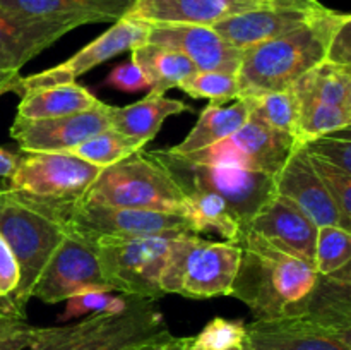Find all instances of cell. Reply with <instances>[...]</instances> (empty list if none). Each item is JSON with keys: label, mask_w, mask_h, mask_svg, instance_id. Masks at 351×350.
<instances>
[{"label": "cell", "mask_w": 351, "mask_h": 350, "mask_svg": "<svg viewBox=\"0 0 351 350\" xmlns=\"http://www.w3.org/2000/svg\"><path fill=\"white\" fill-rule=\"evenodd\" d=\"M99 100L77 82L34 89L21 96L17 115L19 119H55L72 115L99 105Z\"/></svg>", "instance_id": "cell-24"}, {"label": "cell", "mask_w": 351, "mask_h": 350, "mask_svg": "<svg viewBox=\"0 0 351 350\" xmlns=\"http://www.w3.org/2000/svg\"><path fill=\"white\" fill-rule=\"evenodd\" d=\"M276 2H283V3H297V5H308V3H314L315 0H276Z\"/></svg>", "instance_id": "cell-45"}, {"label": "cell", "mask_w": 351, "mask_h": 350, "mask_svg": "<svg viewBox=\"0 0 351 350\" xmlns=\"http://www.w3.org/2000/svg\"><path fill=\"white\" fill-rule=\"evenodd\" d=\"M86 292L113 290L101 273L95 239L71 229L34 281L31 299L57 304Z\"/></svg>", "instance_id": "cell-10"}, {"label": "cell", "mask_w": 351, "mask_h": 350, "mask_svg": "<svg viewBox=\"0 0 351 350\" xmlns=\"http://www.w3.org/2000/svg\"><path fill=\"white\" fill-rule=\"evenodd\" d=\"M295 146L297 141L288 134L249 119L226 139L180 156L194 163L243 168V170L261 172L274 177Z\"/></svg>", "instance_id": "cell-11"}, {"label": "cell", "mask_w": 351, "mask_h": 350, "mask_svg": "<svg viewBox=\"0 0 351 350\" xmlns=\"http://www.w3.org/2000/svg\"><path fill=\"white\" fill-rule=\"evenodd\" d=\"M274 3L283 2H276V0H136L125 17L147 24L213 26L235 14L274 5Z\"/></svg>", "instance_id": "cell-19"}, {"label": "cell", "mask_w": 351, "mask_h": 350, "mask_svg": "<svg viewBox=\"0 0 351 350\" xmlns=\"http://www.w3.org/2000/svg\"><path fill=\"white\" fill-rule=\"evenodd\" d=\"M147 33H149V24L123 16L122 19L113 23L105 33L99 34L91 43L86 45L84 48H81L77 54H74L62 64L38 72V74L26 75V78L21 75L12 93L23 96L24 93L34 91V89L75 82L79 75L86 74L96 65L105 64L110 58L146 43Z\"/></svg>", "instance_id": "cell-13"}, {"label": "cell", "mask_w": 351, "mask_h": 350, "mask_svg": "<svg viewBox=\"0 0 351 350\" xmlns=\"http://www.w3.org/2000/svg\"><path fill=\"white\" fill-rule=\"evenodd\" d=\"M247 340V328L243 321L215 318L191 340L189 350H230L242 345Z\"/></svg>", "instance_id": "cell-34"}, {"label": "cell", "mask_w": 351, "mask_h": 350, "mask_svg": "<svg viewBox=\"0 0 351 350\" xmlns=\"http://www.w3.org/2000/svg\"><path fill=\"white\" fill-rule=\"evenodd\" d=\"M191 340L192 336H173L171 333H167L165 336L143 345L139 350H189Z\"/></svg>", "instance_id": "cell-41"}, {"label": "cell", "mask_w": 351, "mask_h": 350, "mask_svg": "<svg viewBox=\"0 0 351 350\" xmlns=\"http://www.w3.org/2000/svg\"><path fill=\"white\" fill-rule=\"evenodd\" d=\"M319 3H321L319 0H315L311 5L274 3V5L259 7V9L230 16L213 24L211 27L226 43L239 50H247L254 45L283 36V34L304 26L311 19Z\"/></svg>", "instance_id": "cell-17"}, {"label": "cell", "mask_w": 351, "mask_h": 350, "mask_svg": "<svg viewBox=\"0 0 351 350\" xmlns=\"http://www.w3.org/2000/svg\"><path fill=\"white\" fill-rule=\"evenodd\" d=\"M130 58L146 78L151 93L165 95L168 89L178 88L197 69L175 48L163 45L143 43L130 50Z\"/></svg>", "instance_id": "cell-27"}, {"label": "cell", "mask_w": 351, "mask_h": 350, "mask_svg": "<svg viewBox=\"0 0 351 350\" xmlns=\"http://www.w3.org/2000/svg\"><path fill=\"white\" fill-rule=\"evenodd\" d=\"M350 17L319 3L304 26L243 50L237 71L239 98L290 88L300 75L326 60L332 34Z\"/></svg>", "instance_id": "cell-2"}, {"label": "cell", "mask_w": 351, "mask_h": 350, "mask_svg": "<svg viewBox=\"0 0 351 350\" xmlns=\"http://www.w3.org/2000/svg\"><path fill=\"white\" fill-rule=\"evenodd\" d=\"M127 295H112L110 292H86V294L74 295L67 299L64 314L60 316V321H71V319L82 318V316H91L96 312H110L119 311L125 305Z\"/></svg>", "instance_id": "cell-36"}, {"label": "cell", "mask_w": 351, "mask_h": 350, "mask_svg": "<svg viewBox=\"0 0 351 350\" xmlns=\"http://www.w3.org/2000/svg\"><path fill=\"white\" fill-rule=\"evenodd\" d=\"M105 82L108 86H112V88L123 93H137L144 91V89H149L146 78H144L141 69L137 67V64L132 58L115 65L112 69V72L106 75Z\"/></svg>", "instance_id": "cell-38"}, {"label": "cell", "mask_w": 351, "mask_h": 350, "mask_svg": "<svg viewBox=\"0 0 351 350\" xmlns=\"http://www.w3.org/2000/svg\"><path fill=\"white\" fill-rule=\"evenodd\" d=\"M72 208L41 202L0 184V235L19 266V287L12 301L24 311L31 288L71 226Z\"/></svg>", "instance_id": "cell-3"}, {"label": "cell", "mask_w": 351, "mask_h": 350, "mask_svg": "<svg viewBox=\"0 0 351 350\" xmlns=\"http://www.w3.org/2000/svg\"><path fill=\"white\" fill-rule=\"evenodd\" d=\"M249 120V106L243 98H237L232 105H213L209 103L199 115L194 129L177 146L168 148L171 153L185 154L204 150L219 141L226 139Z\"/></svg>", "instance_id": "cell-25"}, {"label": "cell", "mask_w": 351, "mask_h": 350, "mask_svg": "<svg viewBox=\"0 0 351 350\" xmlns=\"http://www.w3.org/2000/svg\"><path fill=\"white\" fill-rule=\"evenodd\" d=\"M170 333L156 301L129 297L119 311L96 312L74 325L36 328L26 350H139Z\"/></svg>", "instance_id": "cell-4"}, {"label": "cell", "mask_w": 351, "mask_h": 350, "mask_svg": "<svg viewBox=\"0 0 351 350\" xmlns=\"http://www.w3.org/2000/svg\"><path fill=\"white\" fill-rule=\"evenodd\" d=\"M298 103H322L351 110V67L321 62L290 86Z\"/></svg>", "instance_id": "cell-26"}, {"label": "cell", "mask_w": 351, "mask_h": 350, "mask_svg": "<svg viewBox=\"0 0 351 350\" xmlns=\"http://www.w3.org/2000/svg\"><path fill=\"white\" fill-rule=\"evenodd\" d=\"M81 201L189 216L187 196L146 150L101 168Z\"/></svg>", "instance_id": "cell-5"}, {"label": "cell", "mask_w": 351, "mask_h": 350, "mask_svg": "<svg viewBox=\"0 0 351 350\" xmlns=\"http://www.w3.org/2000/svg\"><path fill=\"white\" fill-rule=\"evenodd\" d=\"M136 0H0V9L27 17L75 21L81 26L117 23Z\"/></svg>", "instance_id": "cell-22"}, {"label": "cell", "mask_w": 351, "mask_h": 350, "mask_svg": "<svg viewBox=\"0 0 351 350\" xmlns=\"http://www.w3.org/2000/svg\"><path fill=\"white\" fill-rule=\"evenodd\" d=\"M146 43L175 48L197 71L237 74L243 54V50L226 43L211 26L197 24H149Z\"/></svg>", "instance_id": "cell-16"}, {"label": "cell", "mask_w": 351, "mask_h": 350, "mask_svg": "<svg viewBox=\"0 0 351 350\" xmlns=\"http://www.w3.org/2000/svg\"><path fill=\"white\" fill-rule=\"evenodd\" d=\"M274 194L297 206L317 229L329 225L341 226L338 208L312 168L302 144L293 148L281 170L274 175Z\"/></svg>", "instance_id": "cell-18"}, {"label": "cell", "mask_w": 351, "mask_h": 350, "mask_svg": "<svg viewBox=\"0 0 351 350\" xmlns=\"http://www.w3.org/2000/svg\"><path fill=\"white\" fill-rule=\"evenodd\" d=\"M191 106L180 100L149 91L143 100L132 105H110V127L147 144L151 139H154L168 117L191 112Z\"/></svg>", "instance_id": "cell-23"}, {"label": "cell", "mask_w": 351, "mask_h": 350, "mask_svg": "<svg viewBox=\"0 0 351 350\" xmlns=\"http://www.w3.org/2000/svg\"><path fill=\"white\" fill-rule=\"evenodd\" d=\"M69 226L91 239L98 237H177L195 233L189 216L149 209L122 208L79 201L74 205Z\"/></svg>", "instance_id": "cell-12"}, {"label": "cell", "mask_w": 351, "mask_h": 350, "mask_svg": "<svg viewBox=\"0 0 351 350\" xmlns=\"http://www.w3.org/2000/svg\"><path fill=\"white\" fill-rule=\"evenodd\" d=\"M3 71H12V69H9L2 60H0V72H3Z\"/></svg>", "instance_id": "cell-47"}, {"label": "cell", "mask_w": 351, "mask_h": 350, "mask_svg": "<svg viewBox=\"0 0 351 350\" xmlns=\"http://www.w3.org/2000/svg\"><path fill=\"white\" fill-rule=\"evenodd\" d=\"M149 153L167 168L184 194L211 192L219 196L235 213L242 230L274 194V177L267 174L223 165L194 163L170 150H154Z\"/></svg>", "instance_id": "cell-7"}, {"label": "cell", "mask_w": 351, "mask_h": 350, "mask_svg": "<svg viewBox=\"0 0 351 350\" xmlns=\"http://www.w3.org/2000/svg\"><path fill=\"white\" fill-rule=\"evenodd\" d=\"M21 78L19 71H3L0 72V96L5 93L14 91L17 79Z\"/></svg>", "instance_id": "cell-43"}, {"label": "cell", "mask_w": 351, "mask_h": 350, "mask_svg": "<svg viewBox=\"0 0 351 350\" xmlns=\"http://www.w3.org/2000/svg\"><path fill=\"white\" fill-rule=\"evenodd\" d=\"M110 129V105L55 119H19L16 117L10 136L26 153H69L89 137Z\"/></svg>", "instance_id": "cell-14"}, {"label": "cell", "mask_w": 351, "mask_h": 350, "mask_svg": "<svg viewBox=\"0 0 351 350\" xmlns=\"http://www.w3.org/2000/svg\"><path fill=\"white\" fill-rule=\"evenodd\" d=\"M178 88L192 98H208L213 105H226L240 96L237 74L216 71H195Z\"/></svg>", "instance_id": "cell-32"}, {"label": "cell", "mask_w": 351, "mask_h": 350, "mask_svg": "<svg viewBox=\"0 0 351 350\" xmlns=\"http://www.w3.org/2000/svg\"><path fill=\"white\" fill-rule=\"evenodd\" d=\"M189 218L194 223L195 233L216 232L225 240L239 242L242 225L235 213L219 196L211 192H189Z\"/></svg>", "instance_id": "cell-28"}, {"label": "cell", "mask_w": 351, "mask_h": 350, "mask_svg": "<svg viewBox=\"0 0 351 350\" xmlns=\"http://www.w3.org/2000/svg\"><path fill=\"white\" fill-rule=\"evenodd\" d=\"M239 246V270L230 295L242 301L256 319L304 314L319 277L314 264L273 246L252 230H243Z\"/></svg>", "instance_id": "cell-1"}, {"label": "cell", "mask_w": 351, "mask_h": 350, "mask_svg": "<svg viewBox=\"0 0 351 350\" xmlns=\"http://www.w3.org/2000/svg\"><path fill=\"white\" fill-rule=\"evenodd\" d=\"M308 160L338 208L341 226L351 232V174L312 154H308Z\"/></svg>", "instance_id": "cell-33"}, {"label": "cell", "mask_w": 351, "mask_h": 350, "mask_svg": "<svg viewBox=\"0 0 351 350\" xmlns=\"http://www.w3.org/2000/svg\"><path fill=\"white\" fill-rule=\"evenodd\" d=\"M243 100L249 106V119L288 134L293 139L297 137L298 105L291 88L256 96H245Z\"/></svg>", "instance_id": "cell-29"}, {"label": "cell", "mask_w": 351, "mask_h": 350, "mask_svg": "<svg viewBox=\"0 0 351 350\" xmlns=\"http://www.w3.org/2000/svg\"><path fill=\"white\" fill-rule=\"evenodd\" d=\"M79 26L75 21L27 17L0 9V60L21 71L27 60Z\"/></svg>", "instance_id": "cell-21"}, {"label": "cell", "mask_w": 351, "mask_h": 350, "mask_svg": "<svg viewBox=\"0 0 351 350\" xmlns=\"http://www.w3.org/2000/svg\"><path fill=\"white\" fill-rule=\"evenodd\" d=\"M0 316H17V318H26L24 311H21L12 299H0Z\"/></svg>", "instance_id": "cell-44"}, {"label": "cell", "mask_w": 351, "mask_h": 350, "mask_svg": "<svg viewBox=\"0 0 351 350\" xmlns=\"http://www.w3.org/2000/svg\"><path fill=\"white\" fill-rule=\"evenodd\" d=\"M99 172V167L71 153L21 151L16 172L3 185L36 201L74 208Z\"/></svg>", "instance_id": "cell-9"}, {"label": "cell", "mask_w": 351, "mask_h": 350, "mask_svg": "<svg viewBox=\"0 0 351 350\" xmlns=\"http://www.w3.org/2000/svg\"><path fill=\"white\" fill-rule=\"evenodd\" d=\"M240 261L239 242H211L199 233H184L170 240L161 271L163 294L187 299H211L232 294Z\"/></svg>", "instance_id": "cell-6"}, {"label": "cell", "mask_w": 351, "mask_h": 350, "mask_svg": "<svg viewBox=\"0 0 351 350\" xmlns=\"http://www.w3.org/2000/svg\"><path fill=\"white\" fill-rule=\"evenodd\" d=\"M326 60L332 64L351 67V17L346 19L332 34L328 47Z\"/></svg>", "instance_id": "cell-40"}, {"label": "cell", "mask_w": 351, "mask_h": 350, "mask_svg": "<svg viewBox=\"0 0 351 350\" xmlns=\"http://www.w3.org/2000/svg\"><path fill=\"white\" fill-rule=\"evenodd\" d=\"M245 328L254 350H351V329L335 328L304 314L256 319Z\"/></svg>", "instance_id": "cell-15"}, {"label": "cell", "mask_w": 351, "mask_h": 350, "mask_svg": "<svg viewBox=\"0 0 351 350\" xmlns=\"http://www.w3.org/2000/svg\"><path fill=\"white\" fill-rule=\"evenodd\" d=\"M144 146L146 144L141 143V141L132 139V137L110 127V129L89 137L88 141L75 146L69 153L95 165V167L106 168L117 161L123 160V158L130 156L136 151L144 150Z\"/></svg>", "instance_id": "cell-30"}, {"label": "cell", "mask_w": 351, "mask_h": 350, "mask_svg": "<svg viewBox=\"0 0 351 350\" xmlns=\"http://www.w3.org/2000/svg\"><path fill=\"white\" fill-rule=\"evenodd\" d=\"M302 146L305 148L308 154L321 160L329 161L336 165L341 170L351 174V136L348 129L335 130V132L322 134V136L314 137L307 141Z\"/></svg>", "instance_id": "cell-35"}, {"label": "cell", "mask_w": 351, "mask_h": 350, "mask_svg": "<svg viewBox=\"0 0 351 350\" xmlns=\"http://www.w3.org/2000/svg\"><path fill=\"white\" fill-rule=\"evenodd\" d=\"M243 230H252L273 246L314 264L317 226L281 196H271Z\"/></svg>", "instance_id": "cell-20"}, {"label": "cell", "mask_w": 351, "mask_h": 350, "mask_svg": "<svg viewBox=\"0 0 351 350\" xmlns=\"http://www.w3.org/2000/svg\"><path fill=\"white\" fill-rule=\"evenodd\" d=\"M34 336V326L26 318L0 316V350H26Z\"/></svg>", "instance_id": "cell-37"}, {"label": "cell", "mask_w": 351, "mask_h": 350, "mask_svg": "<svg viewBox=\"0 0 351 350\" xmlns=\"http://www.w3.org/2000/svg\"><path fill=\"white\" fill-rule=\"evenodd\" d=\"M315 271L332 277L351 268V233L338 225L319 226L314 254Z\"/></svg>", "instance_id": "cell-31"}, {"label": "cell", "mask_w": 351, "mask_h": 350, "mask_svg": "<svg viewBox=\"0 0 351 350\" xmlns=\"http://www.w3.org/2000/svg\"><path fill=\"white\" fill-rule=\"evenodd\" d=\"M21 154L10 153L5 148L0 146V184H5L12 174L16 172L17 163H19Z\"/></svg>", "instance_id": "cell-42"}, {"label": "cell", "mask_w": 351, "mask_h": 350, "mask_svg": "<svg viewBox=\"0 0 351 350\" xmlns=\"http://www.w3.org/2000/svg\"><path fill=\"white\" fill-rule=\"evenodd\" d=\"M171 239L165 235L95 239L101 273L112 290L151 301L163 297L160 278Z\"/></svg>", "instance_id": "cell-8"}, {"label": "cell", "mask_w": 351, "mask_h": 350, "mask_svg": "<svg viewBox=\"0 0 351 350\" xmlns=\"http://www.w3.org/2000/svg\"><path fill=\"white\" fill-rule=\"evenodd\" d=\"M19 266L9 244L0 235V299H12L19 287Z\"/></svg>", "instance_id": "cell-39"}, {"label": "cell", "mask_w": 351, "mask_h": 350, "mask_svg": "<svg viewBox=\"0 0 351 350\" xmlns=\"http://www.w3.org/2000/svg\"><path fill=\"white\" fill-rule=\"evenodd\" d=\"M230 350H254V349H252V347H250V343L247 342V340H245V342H243L242 345H239V347H233V349H230Z\"/></svg>", "instance_id": "cell-46"}]
</instances>
